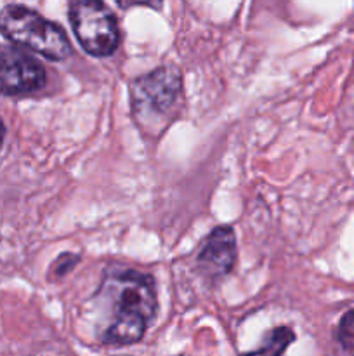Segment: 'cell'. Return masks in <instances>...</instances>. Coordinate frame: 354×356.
<instances>
[{
	"mask_svg": "<svg viewBox=\"0 0 354 356\" xmlns=\"http://www.w3.org/2000/svg\"><path fill=\"white\" fill-rule=\"evenodd\" d=\"M69 23L83 51L96 58H106L120 44L117 17L103 0H73Z\"/></svg>",
	"mask_w": 354,
	"mask_h": 356,
	"instance_id": "3",
	"label": "cell"
},
{
	"mask_svg": "<svg viewBox=\"0 0 354 356\" xmlns=\"http://www.w3.org/2000/svg\"><path fill=\"white\" fill-rule=\"evenodd\" d=\"M117 3L120 7H134V6H148L153 7V9H162L163 6V0H117Z\"/></svg>",
	"mask_w": 354,
	"mask_h": 356,
	"instance_id": "10",
	"label": "cell"
},
{
	"mask_svg": "<svg viewBox=\"0 0 354 356\" xmlns=\"http://www.w3.org/2000/svg\"><path fill=\"white\" fill-rule=\"evenodd\" d=\"M337 339L347 355L354 356V309L347 312L342 316L337 330Z\"/></svg>",
	"mask_w": 354,
	"mask_h": 356,
	"instance_id": "8",
	"label": "cell"
},
{
	"mask_svg": "<svg viewBox=\"0 0 354 356\" xmlns=\"http://www.w3.org/2000/svg\"><path fill=\"white\" fill-rule=\"evenodd\" d=\"M236 261L235 232L229 226H219L205 240L203 249L198 256L201 273L210 278L224 277L233 270Z\"/></svg>",
	"mask_w": 354,
	"mask_h": 356,
	"instance_id": "6",
	"label": "cell"
},
{
	"mask_svg": "<svg viewBox=\"0 0 354 356\" xmlns=\"http://www.w3.org/2000/svg\"><path fill=\"white\" fill-rule=\"evenodd\" d=\"M295 334L288 327H278V329L271 330L264 339L262 346L259 350L252 351L242 356H283L285 350L294 343Z\"/></svg>",
	"mask_w": 354,
	"mask_h": 356,
	"instance_id": "7",
	"label": "cell"
},
{
	"mask_svg": "<svg viewBox=\"0 0 354 356\" xmlns=\"http://www.w3.org/2000/svg\"><path fill=\"white\" fill-rule=\"evenodd\" d=\"M0 33L51 61H62L71 54V45L62 28L28 7H3L0 10Z\"/></svg>",
	"mask_w": 354,
	"mask_h": 356,
	"instance_id": "2",
	"label": "cell"
},
{
	"mask_svg": "<svg viewBox=\"0 0 354 356\" xmlns=\"http://www.w3.org/2000/svg\"><path fill=\"white\" fill-rule=\"evenodd\" d=\"M76 263H78V257L76 256H73V254H62V256L56 261L54 273L58 275V277H61V275L68 273V271L71 270Z\"/></svg>",
	"mask_w": 354,
	"mask_h": 356,
	"instance_id": "9",
	"label": "cell"
},
{
	"mask_svg": "<svg viewBox=\"0 0 354 356\" xmlns=\"http://www.w3.org/2000/svg\"><path fill=\"white\" fill-rule=\"evenodd\" d=\"M45 70L30 54L0 45V92L6 96L31 94L45 86Z\"/></svg>",
	"mask_w": 354,
	"mask_h": 356,
	"instance_id": "5",
	"label": "cell"
},
{
	"mask_svg": "<svg viewBox=\"0 0 354 356\" xmlns=\"http://www.w3.org/2000/svg\"><path fill=\"white\" fill-rule=\"evenodd\" d=\"M103 292L113 301L115 318L103 341L111 346H128L144 336L156 315L155 282L139 271H120L104 278Z\"/></svg>",
	"mask_w": 354,
	"mask_h": 356,
	"instance_id": "1",
	"label": "cell"
},
{
	"mask_svg": "<svg viewBox=\"0 0 354 356\" xmlns=\"http://www.w3.org/2000/svg\"><path fill=\"white\" fill-rule=\"evenodd\" d=\"M180 92V75L172 66H160L155 72L134 80L130 101L139 118L165 117Z\"/></svg>",
	"mask_w": 354,
	"mask_h": 356,
	"instance_id": "4",
	"label": "cell"
},
{
	"mask_svg": "<svg viewBox=\"0 0 354 356\" xmlns=\"http://www.w3.org/2000/svg\"><path fill=\"white\" fill-rule=\"evenodd\" d=\"M3 134H6V127H3L2 120H0V146H2V141H3Z\"/></svg>",
	"mask_w": 354,
	"mask_h": 356,
	"instance_id": "11",
	"label": "cell"
}]
</instances>
